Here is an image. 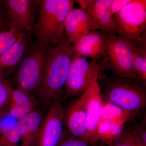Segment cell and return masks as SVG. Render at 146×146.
<instances>
[{"instance_id":"6da1fadb","label":"cell","mask_w":146,"mask_h":146,"mask_svg":"<svg viewBox=\"0 0 146 146\" xmlns=\"http://www.w3.org/2000/svg\"><path fill=\"white\" fill-rule=\"evenodd\" d=\"M73 44L65 32L58 44L48 50L43 78L37 92L45 105L50 106L60 100L75 53Z\"/></svg>"},{"instance_id":"7a4b0ae2","label":"cell","mask_w":146,"mask_h":146,"mask_svg":"<svg viewBox=\"0 0 146 146\" xmlns=\"http://www.w3.org/2000/svg\"><path fill=\"white\" fill-rule=\"evenodd\" d=\"M74 3L72 0L40 1L39 17L33 28L36 42L49 47L58 44L65 32V19Z\"/></svg>"},{"instance_id":"3957f363","label":"cell","mask_w":146,"mask_h":146,"mask_svg":"<svg viewBox=\"0 0 146 146\" xmlns=\"http://www.w3.org/2000/svg\"><path fill=\"white\" fill-rule=\"evenodd\" d=\"M104 102L119 106L132 117L134 121L145 112L146 86L131 79L119 77L108 82L103 92Z\"/></svg>"},{"instance_id":"277c9868","label":"cell","mask_w":146,"mask_h":146,"mask_svg":"<svg viewBox=\"0 0 146 146\" xmlns=\"http://www.w3.org/2000/svg\"><path fill=\"white\" fill-rule=\"evenodd\" d=\"M50 47L36 42L30 44L18 65L15 75L17 86L32 95L42 83L47 51Z\"/></svg>"},{"instance_id":"5b68a950","label":"cell","mask_w":146,"mask_h":146,"mask_svg":"<svg viewBox=\"0 0 146 146\" xmlns=\"http://www.w3.org/2000/svg\"><path fill=\"white\" fill-rule=\"evenodd\" d=\"M106 52L101 69L112 71L119 77L141 83L133 66V43L116 35L104 33Z\"/></svg>"},{"instance_id":"8992f818","label":"cell","mask_w":146,"mask_h":146,"mask_svg":"<svg viewBox=\"0 0 146 146\" xmlns=\"http://www.w3.org/2000/svg\"><path fill=\"white\" fill-rule=\"evenodd\" d=\"M113 18L118 36L137 45L146 44V0H131Z\"/></svg>"},{"instance_id":"52a82bcc","label":"cell","mask_w":146,"mask_h":146,"mask_svg":"<svg viewBox=\"0 0 146 146\" xmlns=\"http://www.w3.org/2000/svg\"><path fill=\"white\" fill-rule=\"evenodd\" d=\"M101 64L96 61L89 62L86 58L76 53L73 55L65 84L68 98L80 96L98 80Z\"/></svg>"},{"instance_id":"ba28073f","label":"cell","mask_w":146,"mask_h":146,"mask_svg":"<svg viewBox=\"0 0 146 146\" xmlns=\"http://www.w3.org/2000/svg\"><path fill=\"white\" fill-rule=\"evenodd\" d=\"M65 111L60 100L50 105L46 115L43 118L33 145L35 146H57L66 138Z\"/></svg>"},{"instance_id":"9c48e42d","label":"cell","mask_w":146,"mask_h":146,"mask_svg":"<svg viewBox=\"0 0 146 146\" xmlns=\"http://www.w3.org/2000/svg\"><path fill=\"white\" fill-rule=\"evenodd\" d=\"M99 84L96 80L65 110L64 124L66 138L82 139L85 136L88 102Z\"/></svg>"},{"instance_id":"30bf717a","label":"cell","mask_w":146,"mask_h":146,"mask_svg":"<svg viewBox=\"0 0 146 146\" xmlns=\"http://www.w3.org/2000/svg\"><path fill=\"white\" fill-rule=\"evenodd\" d=\"M82 10L91 16L98 29L110 34L117 33V27L114 18L111 15L112 0L76 1Z\"/></svg>"},{"instance_id":"8fae6325","label":"cell","mask_w":146,"mask_h":146,"mask_svg":"<svg viewBox=\"0 0 146 146\" xmlns=\"http://www.w3.org/2000/svg\"><path fill=\"white\" fill-rule=\"evenodd\" d=\"M11 29L21 33L34 28V13L32 2L29 0L5 1Z\"/></svg>"},{"instance_id":"7c38bea8","label":"cell","mask_w":146,"mask_h":146,"mask_svg":"<svg viewBox=\"0 0 146 146\" xmlns=\"http://www.w3.org/2000/svg\"><path fill=\"white\" fill-rule=\"evenodd\" d=\"M64 28L65 34L74 44L85 35L98 29L86 11L74 8L67 15Z\"/></svg>"},{"instance_id":"4fadbf2b","label":"cell","mask_w":146,"mask_h":146,"mask_svg":"<svg viewBox=\"0 0 146 146\" xmlns=\"http://www.w3.org/2000/svg\"><path fill=\"white\" fill-rule=\"evenodd\" d=\"M75 52L85 57L98 61L105 56L106 43L104 33L91 31L80 38L74 44Z\"/></svg>"},{"instance_id":"5bb4252c","label":"cell","mask_w":146,"mask_h":146,"mask_svg":"<svg viewBox=\"0 0 146 146\" xmlns=\"http://www.w3.org/2000/svg\"><path fill=\"white\" fill-rule=\"evenodd\" d=\"M103 100L100 84L91 96L87 106L86 135L82 139L94 146L98 129L102 120Z\"/></svg>"},{"instance_id":"9a60e30c","label":"cell","mask_w":146,"mask_h":146,"mask_svg":"<svg viewBox=\"0 0 146 146\" xmlns=\"http://www.w3.org/2000/svg\"><path fill=\"white\" fill-rule=\"evenodd\" d=\"M37 102L31 94L16 87L11 94L4 115L18 120L36 110Z\"/></svg>"},{"instance_id":"2e32d148","label":"cell","mask_w":146,"mask_h":146,"mask_svg":"<svg viewBox=\"0 0 146 146\" xmlns=\"http://www.w3.org/2000/svg\"><path fill=\"white\" fill-rule=\"evenodd\" d=\"M30 43L26 33H23L9 49L0 56V75L11 70L19 65Z\"/></svg>"},{"instance_id":"e0dca14e","label":"cell","mask_w":146,"mask_h":146,"mask_svg":"<svg viewBox=\"0 0 146 146\" xmlns=\"http://www.w3.org/2000/svg\"><path fill=\"white\" fill-rule=\"evenodd\" d=\"M43 119L42 113L36 110L18 120L21 131V146H33Z\"/></svg>"},{"instance_id":"ac0fdd59","label":"cell","mask_w":146,"mask_h":146,"mask_svg":"<svg viewBox=\"0 0 146 146\" xmlns=\"http://www.w3.org/2000/svg\"><path fill=\"white\" fill-rule=\"evenodd\" d=\"M21 131L18 120L6 115L0 119V146H19Z\"/></svg>"},{"instance_id":"d6986e66","label":"cell","mask_w":146,"mask_h":146,"mask_svg":"<svg viewBox=\"0 0 146 146\" xmlns=\"http://www.w3.org/2000/svg\"><path fill=\"white\" fill-rule=\"evenodd\" d=\"M124 126L109 121L101 120L94 146H110L121 133Z\"/></svg>"},{"instance_id":"ffe728a7","label":"cell","mask_w":146,"mask_h":146,"mask_svg":"<svg viewBox=\"0 0 146 146\" xmlns=\"http://www.w3.org/2000/svg\"><path fill=\"white\" fill-rule=\"evenodd\" d=\"M102 120L125 126L127 123L134 122L132 117L121 108L112 104L104 102Z\"/></svg>"},{"instance_id":"44dd1931","label":"cell","mask_w":146,"mask_h":146,"mask_svg":"<svg viewBox=\"0 0 146 146\" xmlns=\"http://www.w3.org/2000/svg\"><path fill=\"white\" fill-rule=\"evenodd\" d=\"M146 45L133 44V66L141 84L146 86Z\"/></svg>"},{"instance_id":"7402d4cb","label":"cell","mask_w":146,"mask_h":146,"mask_svg":"<svg viewBox=\"0 0 146 146\" xmlns=\"http://www.w3.org/2000/svg\"><path fill=\"white\" fill-rule=\"evenodd\" d=\"M129 125H125L121 133L110 146H144Z\"/></svg>"},{"instance_id":"603a6c76","label":"cell","mask_w":146,"mask_h":146,"mask_svg":"<svg viewBox=\"0 0 146 146\" xmlns=\"http://www.w3.org/2000/svg\"><path fill=\"white\" fill-rule=\"evenodd\" d=\"M13 88L5 76L0 75V114L4 115L9 104Z\"/></svg>"},{"instance_id":"cb8c5ba5","label":"cell","mask_w":146,"mask_h":146,"mask_svg":"<svg viewBox=\"0 0 146 146\" xmlns=\"http://www.w3.org/2000/svg\"><path fill=\"white\" fill-rule=\"evenodd\" d=\"M22 33L11 29L9 31L0 32V56L15 44Z\"/></svg>"},{"instance_id":"d4e9b609","label":"cell","mask_w":146,"mask_h":146,"mask_svg":"<svg viewBox=\"0 0 146 146\" xmlns=\"http://www.w3.org/2000/svg\"><path fill=\"white\" fill-rule=\"evenodd\" d=\"M138 123L132 122L130 125L131 129L141 140L144 146H146V115L144 113L140 117Z\"/></svg>"},{"instance_id":"484cf974","label":"cell","mask_w":146,"mask_h":146,"mask_svg":"<svg viewBox=\"0 0 146 146\" xmlns=\"http://www.w3.org/2000/svg\"><path fill=\"white\" fill-rule=\"evenodd\" d=\"M57 146H93L90 143L80 138H66L62 140Z\"/></svg>"},{"instance_id":"4316f807","label":"cell","mask_w":146,"mask_h":146,"mask_svg":"<svg viewBox=\"0 0 146 146\" xmlns=\"http://www.w3.org/2000/svg\"><path fill=\"white\" fill-rule=\"evenodd\" d=\"M131 0H112L111 6V15L113 17Z\"/></svg>"},{"instance_id":"83f0119b","label":"cell","mask_w":146,"mask_h":146,"mask_svg":"<svg viewBox=\"0 0 146 146\" xmlns=\"http://www.w3.org/2000/svg\"><path fill=\"white\" fill-rule=\"evenodd\" d=\"M4 25V20L2 16L0 14V30L2 29Z\"/></svg>"},{"instance_id":"f1b7e54d","label":"cell","mask_w":146,"mask_h":146,"mask_svg":"<svg viewBox=\"0 0 146 146\" xmlns=\"http://www.w3.org/2000/svg\"><path fill=\"white\" fill-rule=\"evenodd\" d=\"M1 115V114H0V119H1V117L2 116V115Z\"/></svg>"},{"instance_id":"f546056e","label":"cell","mask_w":146,"mask_h":146,"mask_svg":"<svg viewBox=\"0 0 146 146\" xmlns=\"http://www.w3.org/2000/svg\"></svg>"}]
</instances>
